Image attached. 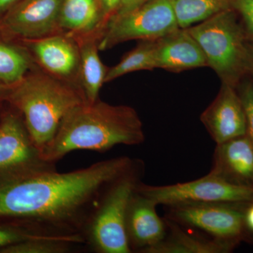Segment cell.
<instances>
[{
    "instance_id": "9a60e30c",
    "label": "cell",
    "mask_w": 253,
    "mask_h": 253,
    "mask_svg": "<svg viewBox=\"0 0 253 253\" xmlns=\"http://www.w3.org/2000/svg\"><path fill=\"white\" fill-rule=\"evenodd\" d=\"M32 49L41 64L49 72L67 78L80 63L79 50L73 42L63 36H47L35 40Z\"/></svg>"
},
{
    "instance_id": "603a6c76",
    "label": "cell",
    "mask_w": 253,
    "mask_h": 253,
    "mask_svg": "<svg viewBox=\"0 0 253 253\" xmlns=\"http://www.w3.org/2000/svg\"><path fill=\"white\" fill-rule=\"evenodd\" d=\"M41 239H78L84 240L82 236L59 237L42 235L20 226L0 224V250L23 241Z\"/></svg>"
},
{
    "instance_id": "8fae6325",
    "label": "cell",
    "mask_w": 253,
    "mask_h": 253,
    "mask_svg": "<svg viewBox=\"0 0 253 253\" xmlns=\"http://www.w3.org/2000/svg\"><path fill=\"white\" fill-rule=\"evenodd\" d=\"M201 121L216 144L247 134L246 111L236 88L221 83L220 89L201 116Z\"/></svg>"
},
{
    "instance_id": "30bf717a",
    "label": "cell",
    "mask_w": 253,
    "mask_h": 253,
    "mask_svg": "<svg viewBox=\"0 0 253 253\" xmlns=\"http://www.w3.org/2000/svg\"><path fill=\"white\" fill-rule=\"evenodd\" d=\"M62 0H23L10 8L3 19V28L14 36L38 40L59 27Z\"/></svg>"
},
{
    "instance_id": "52a82bcc",
    "label": "cell",
    "mask_w": 253,
    "mask_h": 253,
    "mask_svg": "<svg viewBox=\"0 0 253 253\" xmlns=\"http://www.w3.org/2000/svg\"><path fill=\"white\" fill-rule=\"evenodd\" d=\"M32 140L22 116L9 113L0 121V184L57 170Z\"/></svg>"
},
{
    "instance_id": "7a4b0ae2",
    "label": "cell",
    "mask_w": 253,
    "mask_h": 253,
    "mask_svg": "<svg viewBox=\"0 0 253 253\" xmlns=\"http://www.w3.org/2000/svg\"><path fill=\"white\" fill-rule=\"evenodd\" d=\"M144 140L142 122L135 110L98 99L71 110L41 155L48 162L56 163L76 150L103 153L117 145L135 146Z\"/></svg>"
},
{
    "instance_id": "2e32d148",
    "label": "cell",
    "mask_w": 253,
    "mask_h": 253,
    "mask_svg": "<svg viewBox=\"0 0 253 253\" xmlns=\"http://www.w3.org/2000/svg\"><path fill=\"white\" fill-rule=\"evenodd\" d=\"M169 234L146 253H227L236 245L216 239H206L188 234L181 229L180 224L166 218Z\"/></svg>"
},
{
    "instance_id": "4316f807",
    "label": "cell",
    "mask_w": 253,
    "mask_h": 253,
    "mask_svg": "<svg viewBox=\"0 0 253 253\" xmlns=\"http://www.w3.org/2000/svg\"><path fill=\"white\" fill-rule=\"evenodd\" d=\"M146 1H148V0H123L121 6H119L117 11L115 13L112 17L126 14L128 11L135 9L137 6L144 4Z\"/></svg>"
},
{
    "instance_id": "ac0fdd59",
    "label": "cell",
    "mask_w": 253,
    "mask_h": 253,
    "mask_svg": "<svg viewBox=\"0 0 253 253\" xmlns=\"http://www.w3.org/2000/svg\"><path fill=\"white\" fill-rule=\"evenodd\" d=\"M80 66H81L83 90L86 102L91 104L99 99V93L105 83L108 70L103 64L98 54V41L86 38L80 45Z\"/></svg>"
},
{
    "instance_id": "9c48e42d",
    "label": "cell",
    "mask_w": 253,
    "mask_h": 253,
    "mask_svg": "<svg viewBox=\"0 0 253 253\" xmlns=\"http://www.w3.org/2000/svg\"><path fill=\"white\" fill-rule=\"evenodd\" d=\"M247 204L190 203L168 206V219L197 228L218 241L237 246L246 237L244 212Z\"/></svg>"
},
{
    "instance_id": "8992f818",
    "label": "cell",
    "mask_w": 253,
    "mask_h": 253,
    "mask_svg": "<svg viewBox=\"0 0 253 253\" xmlns=\"http://www.w3.org/2000/svg\"><path fill=\"white\" fill-rule=\"evenodd\" d=\"M178 28L169 0H148L126 14L110 18L99 33L98 48L106 50L134 40L157 41Z\"/></svg>"
},
{
    "instance_id": "277c9868",
    "label": "cell",
    "mask_w": 253,
    "mask_h": 253,
    "mask_svg": "<svg viewBox=\"0 0 253 253\" xmlns=\"http://www.w3.org/2000/svg\"><path fill=\"white\" fill-rule=\"evenodd\" d=\"M235 11L226 10L188 28L221 83L236 87L253 70V56Z\"/></svg>"
},
{
    "instance_id": "44dd1931",
    "label": "cell",
    "mask_w": 253,
    "mask_h": 253,
    "mask_svg": "<svg viewBox=\"0 0 253 253\" xmlns=\"http://www.w3.org/2000/svg\"><path fill=\"white\" fill-rule=\"evenodd\" d=\"M81 246H86L82 239H33L7 246L0 253H69Z\"/></svg>"
},
{
    "instance_id": "d4e9b609",
    "label": "cell",
    "mask_w": 253,
    "mask_h": 253,
    "mask_svg": "<svg viewBox=\"0 0 253 253\" xmlns=\"http://www.w3.org/2000/svg\"><path fill=\"white\" fill-rule=\"evenodd\" d=\"M231 7L241 15L246 32L253 38V0H231Z\"/></svg>"
},
{
    "instance_id": "5b68a950",
    "label": "cell",
    "mask_w": 253,
    "mask_h": 253,
    "mask_svg": "<svg viewBox=\"0 0 253 253\" xmlns=\"http://www.w3.org/2000/svg\"><path fill=\"white\" fill-rule=\"evenodd\" d=\"M141 165L121 176L107 190L84 231L86 246L98 253H131L126 232L128 205L139 182Z\"/></svg>"
},
{
    "instance_id": "f1b7e54d",
    "label": "cell",
    "mask_w": 253,
    "mask_h": 253,
    "mask_svg": "<svg viewBox=\"0 0 253 253\" xmlns=\"http://www.w3.org/2000/svg\"><path fill=\"white\" fill-rule=\"evenodd\" d=\"M19 1L20 0H0V12L9 9Z\"/></svg>"
},
{
    "instance_id": "484cf974",
    "label": "cell",
    "mask_w": 253,
    "mask_h": 253,
    "mask_svg": "<svg viewBox=\"0 0 253 253\" xmlns=\"http://www.w3.org/2000/svg\"><path fill=\"white\" fill-rule=\"evenodd\" d=\"M101 16V31L121 6L123 0H97Z\"/></svg>"
},
{
    "instance_id": "83f0119b",
    "label": "cell",
    "mask_w": 253,
    "mask_h": 253,
    "mask_svg": "<svg viewBox=\"0 0 253 253\" xmlns=\"http://www.w3.org/2000/svg\"><path fill=\"white\" fill-rule=\"evenodd\" d=\"M244 223L246 232L253 234V203L247 204L245 208Z\"/></svg>"
},
{
    "instance_id": "4fadbf2b",
    "label": "cell",
    "mask_w": 253,
    "mask_h": 253,
    "mask_svg": "<svg viewBox=\"0 0 253 253\" xmlns=\"http://www.w3.org/2000/svg\"><path fill=\"white\" fill-rule=\"evenodd\" d=\"M211 174L253 187V143L247 134L216 144Z\"/></svg>"
},
{
    "instance_id": "ba28073f",
    "label": "cell",
    "mask_w": 253,
    "mask_h": 253,
    "mask_svg": "<svg viewBox=\"0 0 253 253\" xmlns=\"http://www.w3.org/2000/svg\"><path fill=\"white\" fill-rule=\"evenodd\" d=\"M135 190L156 204L168 207L190 203H253V187L236 185L211 173L196 180L172 185H146L139 181Z\"/></svg>"
},
{
    "instance_id": "e0dca14e",
    "label": "cell",
    "mask_w": 253,
    "mask_h": 253,
    "mask_svg": "<svg viewBox=\"0 0 253 253\" xmlns=\"http://www.w3.org/2000/svg\"><path fill=\"white\" fill-rule=\"evenodd\" d=\"M59 27L74 35H89L101 31L97 0H62Z\"/></svg>"
},
{
    "instance_id": "ffe728a7",
    "label": "cell",
    "mask_w": 253,
    "mask_h": 253,
    "mask_svg": "<svg viewBox=\"0 0 253 253\" xmlns=\"http://www.w3.org/2000/svg\"><path fill=\"white\" fill-rule=\"evenodd\" d=\"M156 41H141L126 54L116 66L108 70L105 83L114 81L127 73L139 71H151L155 68Z\"/></svg>"
},
{
    "instance_id": "d6986e66",
    "label": "cell",
    "mask_w": 253,
    "mask_h": 253,
    "mask_svg": "<svg viewBox=\"0 0 253 253\" xmlns=\"http://www.w3.org/2000/svg\"><path fill=\"white\" fill-rule=\"evenodd\" d=\"M180 28L191 27L226 10L232 9L231 0H169Z\"/></svg>"
},
{
    "instance_id": "6da1fadb",
    "label": "cell",
    "mask_w": 253,
    "mask_h": 253,
    "mask_svg": "<svg viewBox=\"0 0 253 253\" xmlns=\"http://www.w3.org/2000/svg\"><path fill=\"white\" fill-rule=\"evenodd\" d=\"M137 163L121 156L0 184V221L42 235L83 236L110 186Z\"/></svg>"
},
{
    "instance_id": "7402d4cb",
    "label": "cell",
    "mask_w": 253,
    "mask_h": 253,
    "mask_svg": "<svg viewBox=\"0 0 253 253\" xmlns=\"http://www.w3.org/2000/svg\"><path fill=\"white\" fill-rule=\"evenodd\" d=\"M27 56L12 46L0 43V82L15 85L25 78L29 68Z\"/></svg>"
},
{
    "instance_id": "3957f363",
    "label": "cell",
    "mask_w": 253,
    "mask_h": 253,
    "mask_svg": "<svg viewBox=\"0 0 253 253\" xmlns=\"http://www.w3.org/2000/svg\"><path fill=\"white\" fill-rule=\"evenodd\" d=\"M15 85L11 101L41 152L54 139L66 115L86 102L82 89L41 73L25 77Z\"/></svg>"
},
{
    "instance_id": "5bb4252c",
    "label": "cell",
    "mask_w": 253,
    "mask_h": 253,
    "mask_svg": "<svg viewBox=\"0 0 253 253\" xmlns=\"http://www.w3.org/2000/svg\"><path fill=\"white\" fill-rule=\"evenodd\" d=\"M206 66L204 52L187 28H178L156 41L155 68L181 72Z\"/></svg>"
},
{
    "instance_id": "f546056e",
    "label": "cell",
    "mask_w": 253,
    "mask_h": 253,
    "mask_svg": "<svg viewBox=\"0 0 253 253\" xmlns=\"http://www.w3.org/2000/svg\"><path fill=\"white\" fill-rule=\"evenodd\" d=\"M5 89H6L5 84L0 82V92H1V91L4 90Z\"/></svg>"
},
{
    "instance_id": "7c38bea8",
    "label": "cell",
    "mask_w": 253,
    "mask_h": 253,
    "mask_svg": "<svg viewBox=\"0 0 253 253\" xmlns=\"http://www.w3.org/2000/svg\"><path fill=\"white\" fill-rule=\"evenodd\" d=\"M157 206L134 189L126 216V236L131 253H146L166 236V220L158 216Z\"/></svg>"
},
{
    "instance_id": "cb8c5ba5",
    "label": "cell",
    "mask_w": 253,
    "mask_h": 253,
    "mask_svg": "<svg viewBox=\"0 0 253 253\" xmlns=\"http://www.w3.org/2000/svg\"><path fill=\"white\" fill-rule=\"evenodd\" d=\"M247 118V134L253 143V78L246 76L236 87Z\"/></svg>"
}]
</instances>
